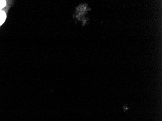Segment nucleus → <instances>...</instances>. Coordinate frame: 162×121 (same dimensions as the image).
Wrapping results in <instances>:
<instances>
[{"label": "nucleus", "instance_id": "1", "mask_svg": "<svg viewBox=\"0 0 162 121\" xmlns=\"http://www.w3.org/2000/svg\"><path fill=\"white\" fill-rule=\"evenodd\" d=\"M6 14L4 12L1 11L0 9V25H1L6 20Z\"/></svg>", "mask_w": 162, "mask_h": 121}, {"label": "nucleus", "instance_id": "2", "mask_svg": "<svg viewBox=\"0 0 162 121\" xmlns=\"http://www.w3.org/2000/svg\"><path fill=\"white\" fill-rule=\"evenodd\" d=\"M6 5V1H0V9H3Z\"/></svg>", "mask_w": 162, "mask_h": 121}]
</instances>
